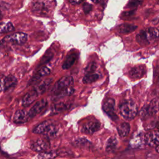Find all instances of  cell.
Segmentation results:
<instances>
[{
	"label": "cell",
	"instance_id": "cell-1",
	"mask_svg": "<svg viewBox=\"0 0 159 159\" xmlns=\"http://www.w3.org/2000/svg\"><path fill=\"white\" fill-rule=\"evenodd\" d=\"M159 37V30L155 27H148L140 31L136 36L137 42L141 45H146L152 43Z\"/></svg>",
	"mask_w": 159,
	"mask_h": 159
},
{
	"label": "cell",
	"instance_id": "cell-2",
	"mask_svg": "<svg viewBox=\"0 0 159 159\" xmlns=\"http://www.w3.org/2000/svg\"><path fill=\"white\" fill-rule=\"evenodd\" d=\"M58 131V128L57 125L50 120H47L40 123L33 129L34 133L43 134L48 137L55 136Z\"/></svg>",
	"mask_w": 159,
	"mask_h": 159
},
{
	"label": "cell",
	"instance_id": "cell-3",
	"mask_svg": "<svg viewBox=\"0 0 159 159\" xmlns=\"http://www.w3.org/2000/svg\"><path fill=\"white\" fill-rule=\"evenodd\" d=\"M120 115L125 119H134L137 114L138 108L136 104L132 100L122 102L119 106Z\"/></svg>",
	"mask_w": 159,
	"mask_h": 159
},
{
	"label": "cell",
	"instance_id": "cell-4",
	"mask_svg": "<svg viewBox=\"0 0 159 159\" xmlns=\"http://www.w3.org/2000/svg\"><path fill=\"white\" fill-rule=\"evenodd\" d=\"M27 35L24 32H16L4 37L1 43H10L14 45H22L26 42Z\"/></svg>",
	"mask_w": 159,
	"mask_h": 159
},
{
	"label": "cell",
	"instance_id": "cell-5",
	"mask_svg": "<svg viewBox=\"0 0 159 159\" xmlns=\"http://www.w3.org/2000/svg\"><path fill=\"white\" fill-rule=\"evenodd\" d=\"M73 83V78L70 76H65L60 78L55 84L52 89L53 94L55 93L65 89L68 87H70Z\"/></svg>",
	"mask_w": 159,
	"mask_h": 159
},
{
	"label": "cell",
	"instance_id": "cell-6",
	"mask_svg": "<svg viewBox=\"0 0 159 159\" xmlns=\"http://www.w3.org/2000/svg\"><path fill=\"white\" fill-rule=\"evenodd\" d=\"M50 147L48 140L45 139H39L32 142L30 145V148L37 152H43L47 151Z\"/></svg>",
	"mask_w": 159,
	"mask_h": 159
},
{
	"label": "cell",
	"instance_id": "cell-7",
	"mask_svg": "<svg viewBox=\"0 0 159 159\" xmlns=\"http://www.w3.org/2000/svg\"><path fill=\"white\" fill-rule=\"evenodd\" d=\"M101 127L100 122L96 119H93L86 122L82 127L81 131L86 134H93L97 132Z\"/></svg>",
	"mask_w": 159,
	"mask_h": 159
},
{
	"label": "cell",
	"instance_id": "cell-8",
	"mask_svg": "<svg viewBox=\"0 0 159 159\" xmlns=\"http://www.w3.org/2000/svg\"><path fill=\"white\" fill-rule=\"evenodd\" d=\"M145 142L150 147H157L159 145V130L150 131L144 135Z\"/></svg>",
	"mask_w": 159,
	"mask_h": 159
},
{
	"label": "cell",
	"instance_id": "cell-9",
	"mask_svg": "<svg viewBox=\"0 0 159 159\" xmlns=\"http://www.w3.org/2000/svg\"><path fill=\"white\" fill-rule=\"evenodd\" d=\"M17 83V78L12 75H9L1 80V91H7L9 89L14 88Z\"/></svg>",
	"mask_w": 159,
	"mask_h": 159
},
{
	"label": "cell",
	"instance_id": "cell-10",
	"mask_svg": "<svg viewBox=\"0 0 159 159\" xmlns=\"http://www.w3.org/2000/svg\"><path fill=\"white\" fill-rule=\"evenodd\" d=\"M30 119H31V117L29 115V111L24 109L17 110L15 112L13 118L14 122L16 124H24L29 121Z\"/></svg>",
	"mask_w": 159,
	"mask_h": 159
},
{
	"label": "cell",
	"instance_id": "cell-11",
	"mask_svg": "<svg viewBox=\"0 0 159 159\" xmlns=\"http://www.w3.org/2000/svg\"><path fill=\"white\" fill-rule=\"evenodd\" d=\"M47 105V101L45 99H42L35 102V104L29 111V113L31 119L33 118L37 114L41 112L46 107Z\"/></svg>",
	"mask_w": 159,
	"mask_h": 159
},
{
	"label": "cell",
	"instance_id": "cell-12",
	"mask_svg": "<svg viewBox=\"0 0 159 159\" xmlns=\"http://www.w3.org/2000/svg\"><path fill=\"white\" fill-rule=\"evenodd\" d=\"M50 73V70L48 67H47V66L42 67L31 78V80L29 82V85H32V84H35L42 78H43V76H45L46 75H49Z\"/></svg>",
	"mask_w": 159,
	"mask_h": 159
},
{
	"label": "cell",
	"instance_id": "cell-13",
	"mask_svg": "<svg viewBox=\"0 0 159 159\" xmlns=\"http://www.w3.org/2000/svg\"><path fill=\"white\" fill-rule=\"evenodd\" d=\"M39 96V95L37 94V93L34 89H32L31 91L26 93L24 96L22 101V106L24 107H27L32 102H34Z\"/></svg>",
	"mask_w": 159,
	"mask_h": 159
},
{
	"label": "cell",
	"instance_id": "cell-14",
	"mask_svg": "<svg viewBox=\"0 0 159 159\" xmlns=\"http://www.w3.org/2000/svg\"><path fill=\"white\" fill-rule=\"evenodd\" d=\"M103 111L111 117L112 116H116L114 113L115 110V99L113 98L107 99L102 105Z\"/></svg>",
	"mask_w": 159,
	"mask_h": 159
},
{
	"label": "cell",
	"instance_id": "cell-15",
	"mask_svg": "<svg viewBox=\"0 0 159 159\" xmlns=\"http://www.w3.org/2000/svg\"><path fill=\"white\" fill-rule=\"evenodd\" d=\"M145 143L144 135L142 134H139L134 136L130 141V147L132 148H142Z\"/></svg>",
	"mask_w": 159,
	"mask_h": 159
},
{
	"label": "cell",
	"instance_id": "cell-16",
	"mask_svg": "<svg viewBox=\"0 0 159 159\" xmlns=\"http://www.w3.org/2000/svg\"><path fill=\"white\" fill-rule=\"evenodd\" d=\"M52 81H53L52 78H50V79L48 78V79L40 81V83L37 84L34 88V89L37 93V94L39 95H41V94H43L48 89L50 85L52 83Z\"/></svg>",
	"mask_w": 159,
	"mask_h": 159
},
{
	"label": "cell",
	"instance_id": "cell-17",
	"mask_svg": "<svg viewBox=\"0 0 159 159\" xmlns=\"http://www.w3.org/2000/svg\"><path fill=\"white\" fill-rule=\"evenodd\" d=\"M145 73V67L142 65H138L132 68L129 73V76L132 79H139L142 78Z\"/></svg>",
	"mask_w": 159,
	"mask_h": 159
},
{
	"label": "cell",
	"instance_id": "cell-18",
	"mask_svg": "<svg viewBox=\"0 0 159 159\" xmlns=\"http://www.w3.org/2000/svg\"><path fill=\"white\" fill-rule=\"evenodd\" d=\"M157 105L158 104H154L153 102H152L149 105L145 106L140 112L141 117L142 118H145L157 112V111L158 110V107H157Z\"/></svg>",
	"mask_w": 159,
	"mask_h": 159
},
{
	"label": "cell",
	"instance_id": "cell-19",
	"mask_svg": "<svg viewBox=\"0 0 159 159\" xmlns=\"http://www.w3.org/2000/svg\"><path fill=\"white\" fill-rule=\"evenodd\" d=\"M77 58L78 55L76 53H73L68 55L62 65V68L63 70H67L71 68L76 62Z\"/></svg>",
	"mask_w": 159,
	"mask_h": 159
},
{
	"label": "cell",
	"instance_id": "cell-20",
	"mask_svg": "<svg viewBox=\"0 0 159 159\" xmlns=\"http://www.w3.org/2000/svg\"><path fill=\"white\" fill-rule=\"evenodd\" d=\"M117 138L114 136L109 137L106 144V151L107 153H111L114 152L117 146Z\"/></svg>",
	"mask_w": 159,
	"mask_h": 159
},
{
	"label": "cell",
	"instance_id": "cell-21",
	"mask_svg": "<svg viewBox=\"0 0 159 159\" xmlns=\"http://www.w3.org/2000/svg\"><path fill=\"white\" fill-rule=\"evenodd\" d=\"M130 124L127 122H122L117 127V132L121 137H126L130 132Z\"/></svg>",
	"mask_w": 159,
	"mask_h": 159
},
{
	"label": "cell",
	"instance_id": "cell-22",
	"mask_svg": "<svg viewBox=\"0 0 159 159\" xmlns=\"http://www.w3.org/2000/svg\"><path fill=\"white\" fill-rule=\"evenodd\" d=\"M137 26L133 24H122L118 26L117 30L121 34H128L134 31L137 29Z\"/></svg>",
	"mask_w": 159,
	"mask_h": 159
},
{
	"label": "cell",
	"instance_id": "cell-23",
	"mask_svg": "<svg viewBox=\"0 0 159 159\" xmlns=\"http://www.w3.org/2000/svg\"><path fill=\"white\" fill-rule=\"evenodd\" d=\"M99 78V75L97 73H92L86 74V75L83 78V83L84 84H90L97 81Z\"/></svg>",
	"mask_w": 159,
	"mask_h": 159
},
{
	"label": "cell",
	"instance_id": "cell-24",
	"mask_svg": "<svg viewBox=\"0 0 159 159\" xmlns=\"http://www.w3.org/2000/svg\"><path fill=\"white\" fill-rule=\"evenodd\" d=\"M68 108V106L63 102H59L58 104H55L52 106V111L53 113H58L61 112Z\"/></svg>",
	"mask_w": 159,
	"mask_h": 159
},
{
	"label": "cell",
	"instance_id": "cell-25",
	"mask_svg": "<svg viewBox=\"0 0 159 159\" xmlns=\"http://www.w3.org/2000/svg\"><path fill=\"white\" fill-rule=\"evenodd\" d=\"M74 145L77 147H87L91 145V142L85 138H80L75 140Z\"/></svg>",
	"mask_w": 159,
	"mask_h": 159
},
{
	"label": "cell",
	"instance_id": "cell-26",
	"mask_svg": "<svg viewBox=\"0 0 159 159\" xmlns=\"http://www.w3.org/2000/svg\"><path fill=\"white\" fill-rule=\"evenodd\" d=\"M58 155L57 153L54 151H45L43 152H40V154L37 156L39 158H54L57 157Z\"/></svg>",
	"mask_w": 159,
	"mask_h": 159
},
{
	"label": "cell",
	"instance_id": "cell-27",
	"mask_svg": "<svg viewBox=\"0 0 159 159\" xmlns=\"http://www.w3.org/2000/svg\"><path fill=\"white\" fill-rule=\"evenodd\" d=\"M14 30V27L12 24L10 22L7 23L2 22L1 24V33H7L9 32H12Z\"/></svg>",
	"mask_w": 159,
	"mask_h": 159
},
{
	"label": "cell",
	"instance_id": "cell-28",
	"mask_svg": "<svg viewBox=\"0 0 159 159\" xmlns=\"http://www.w3.org/2000/svg\"><path fill=\"white\" fill-rule=\"evenodd\" d=\"M75 91V89L72 87H68L65 89H63L57 93H55L54 95L57 96L58 98H61L66 96H69L73 94Z\"/></svg>",
	"mask_w": 159,
	"mask_h": 159
},
{
	"label": "cell",
	"instance_id": "cell-29",
	"mask_svg": "<svg viewBox=\"0 0 159 159\" xmlns=\"http://www.w3.org/2000/svg\"><path fill=\"white\" fill-rule=\"evenodd\" d=\"M97 68V64L94 61L90 62L84 69V71L86 74L88 73H94V71L96 70Z\"/></svg>",
	"mask_w": 159,
	"mask_h": 159
},
{
	"label": "cell",
	"instance_id": "cell-30",
	"mask_svg": "<svg viewBox=\"0 0 159 159\" xmlns=\"http://www.w3.org/2000/svg\"><path fill=\"white\" fill-rule=\"evenodd\" d=\"M143 2V0H130L127 4V7L129 8L137 7L140 5Z\"/></svg>",
	"mask_w": 159,
	"mask_h": 159
},
{
	"label": "cell",
	"instance_id": "cell-31",
	"mask_svg": "<svg viewBox=\"0 0 159 159\" xmlns=\"http://www.w3.org/2000/svg\"><path fill=\"white\" fill-rule=\"evenodd\" d=\"M83 9V11L84 12V13H85V14H88V13H89V12L91 11V9H92V5L90 4H89V3L86 2V3L84 4Z\"/></svg>",
	"mask_w": 159,
	"mask_h": 159
},
{
	"label": "cell",
	"instance_id": "cell-32",
	"mask_svg": "<svg viewBox=\"0 0 159 159\" xmlns=\"http://www.w3.org/2000/svg\"><path fill=\"white\" fill-rule=\"evenodd\" d=\"M70 2L72 4H78L81 3L83 0H69Z\"/></svg>",
	"mask_w": 159,
	"mask_h": 159
},
{
	"label": "cell",
	"instance_id": "cell-33",
	"mask_svg": "<svg viewBox=\"0 0 159 159\" xmlns=\"http://www.w3.org/2000/svg\"><path fill=\"white\" fill-rule=\"evenodd\" d=\"M91 1H93V2H95V3H98V2H99L101 0H91Z\"/></svg>",
	"mask_w": 159,
	"mask_h": 159
},
{
	"label": "cell",
	"instance_id": "cell-34",
	"mask_svg": "<svg viewBox=\"0 0 159 159\" xmlns=\"http://www.w3.org/2000/svg\"><path fill=\"white\" fill-rule=\"evenodd\" d=\"M156 151L159 153V145H158L157 147H156Z\"/></svg>",
	"mask_w": 159,
	"mask_h": 159
},
{
	"label": "cell",
	"instance_id": "cell-35",
	"mask_svg": "<svg viewBox=\"0 0 159 159\" xmlns=\"http://www.w3.org/2000/svg\"><path fill=\"white\" fill-rule=\"evenodd\" d=\"M158 83H159V76H158Z\"/></svg>",
	"mask_w": 159,
	"mask_h": 159
}]
</instances>
